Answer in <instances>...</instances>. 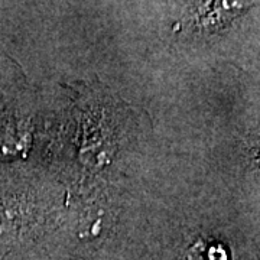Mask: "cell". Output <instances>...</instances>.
Returning a JSON list of instances; mask_svg holds the SVG:
<instances>
[{"label": "cell", "mask_w": 260, "mask_h": 260, "mask_svg": "<svg viewBox=\"0 0 260 260\" xmlns=\"http://www.w3.org/2000/svg\"><path fill=\"white\" fill-rule=\"evenodd\" d=\"M227 0H210L208 3L203 5L200 16L203 18L205 26H217L233 19L240 13L244 5H229Z\"/></svg>", "instance_id": "1"}]
</instances>
